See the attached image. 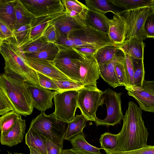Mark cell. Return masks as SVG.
<instances>
[{
    "mask_svg": "<svg viewBox=\"0 0 154 154\" xmlns=\"http://www.w3.org/2000/svg\"><path fill=\"white\" fill-rule=\"evenodd\" d=\"M122 129L118 135V148L126 152L141 148L147 144L149 133L142 117V110L133 101L122 119Z\"/></svg>",
    "mask_w": 154,
    "mask_h": 154,
    "instance_id": "6da1fadb",
    "label": "cell"
},
{
    "mask_svg": "<svg viewBox=\"0 0 154 154\" xmlns=\"http://www.w3.org/2000/svg\"><path fill=\"white\" fill-rule=\"evenodd\" d=\"M0 52L4 59V73L11 78L39 85L36 71L27 64L26 57L15 36L0 41Z\"/></svg>",
    "mask_w": 154,
    "mask_h": 154,
    "instance_id": "7a4b0ae2",
    "label": "cell"
},
{
    "mask_svg": "<svg viewBox=\"0 0 154 154\" xmlns=\"http://www.w3.org/2000/svg\"><path fill=\"white\" fill-rule=\"evenodd\" d=\"M27 84L9 77L4 73L0 75V90L10 100L14 111L19 115L25 117L31 115L34 108L32 97Z\"/></svg>",
    "mask_w": 154,
    "mask_h": 154,
    "instance_id": "3957f363",
    "label": "cell"
},
{
    "mask_svg": "<svg viewBox=\"0 0 154 154\" xmlns=\"http://www.w3.org/2000/svg\"><path fill=\"white\" fill-rule=\"evenodd\" d=\"M68 123L57 119L52 114L48 115L42 112L33 119L29 127L63 149Z\"/></svg>",
    "mask_w": 154,
    "mask_h": 154,
    "instance_id": "277c9868",
    "label": "cell"
},
{
    "mask_svg": "<svg viewBox=\"0 0 154 154\" xmlns=\"http://www.w3.org/2000/svg\"><path fill=\"white\" fill-rule=\"evenodd\" d=\"M57 45L59 51L54 61V65L72 80L83 84L79 73L80 61L82 55L72 48Z\"/></svg>",
    "mask_w": 154,
    "mask_h": 154,
    "instance_id": "5b68a950",
    "label": "cell"
},
{
    "mask_svg": "<svg viewBox=\"0 0 154 154\" xmlns=\"http://www.w3.org/2000/svg\"><path fill=\"white\" fill-rule=\"evenodd\" d=\"M77 107L88 121H95L98 107L104 104L103 91L97 87L88 85L78 90Z\"/></svg>",
    "mask_w": 154,
    "mask_h": 154,
    "instance_id": "8992f818",
    "label": "cell"
},
{
    "mask_svg": "<svg viewBox=\"0 0 154 154\" xmlns=\"http://www.w3.org/2000/svg\"><path fill=\"white\" fill-rule=\"evenodd\" d=\"M152 10L151 7H144L124 11L122 12L121 14L125 23V42L133 38L143 40L147 38L144 30V25L146 19Z\"/></svg>",
    "mask_w": 154,
    "mask_h": 154,
    "instance_id": "52a82bcc",
    "label": "cell"
},
{
    "mask_svg": "<svg viewBox=\"0 0 154 154\" xmlns=\"http://www.w3.org/2000/svg\"><path fill=\"white\" fill-rule=\"evenodd\" d=\"M68 37L73 40L75 48L86 47L98 49L106 45L114 44L107 35L87 26L73 30Z\"/></svg>",
    "mask_w": 154,
    "mask_h": 154,
    "instance_id": "ba28073f",
    "label": "cell"
},
{
    "mask_svg": "<svg viewBox=\"0 0 154 154\" xmlns=\"http://www.w3.org/2000/svg\"><path fill=\"white\" fill-rule=\"evenodd\" d=\"M78 90H71L59 92L54 97L55 109L53 116L61 121L69 123L75 116L77 107Z\"/></svg>",
    "mask_w": 154,
    "mask_h": 154,
    "instance_id": "9c48e42d",
    "label": "cell"
},
{
    "mask_svg": "<svg viewBox=\"0 0 154 154\" xmlns=\"http://www.w3.org/2000/svg\"><path fill=\"white\" fill-rule=\"evenodd\" d=\"M122 94V92L117 93L110 89L103 92L104 104L106 107V116L103 119L95 118V122L97 126H114L120 123L124 116L121 106V97Z\"/></svg>",
    "mask_w": 154,
    "mask_h": 154,
    "instance_id": "30bf717a",
    "label": "cell"
},
{
    "mask_svg": "<svg viewBox=\"0 0 154 154\" xmlns=\"http://www.w3.org/2000/svg\"><path fill=\"white\" fill-rule=\"evenodd\" d=\"M25 7L35 18L54 15L65 11L60 0H20Z\"/></svg>",
    "mask_w": 154,
    "mask_h": 154,
    "instance_id": "8fae6325",
    "label": "cell"
},
{
    "mask_svg": "<svg viewBox=\"0 0 154 154\" xmlns=\"http://www.w3.org/2000/svg\"><path fill=\"white\" fill-rule=\"evenodd\" d=\"M126 89L128 95L137 101L142 110L154 113V81L144 80L141 87Z\"/></svg>",
    "mask_w": 154,
    "mask_h": 154,
    "instance_id": "7c38bea8",
    "label": "cell"
},
{
    "mask_svg": "<svg viewBox=\"0 0 154 154\" xmlns=\"http://www.w3.org/2000/svg\"><path fill=\"white\" fill-rule=\"evenodd\" d=\"M27 86L32 97L34 108L45 112L51 108L53 105L52 99L59 92L44 88L40 85L27 83Z\"/></svg>",
    "mask_w": 154,
    "mask_h": 154,
    "instance_id": "4fadbf2b",
    "label": "cell"
},
{
    "mask_svg": "<svg viewBox=\"0 0 154 154\" xmlns=\"http://www.w3.org/2000/svg\"><path fill=\"white\" fill-rule=\"evenodd\" d=\"M82 55L79 69L81 81L84 86L92 85L97 87V81L100 76L97 62L94 55Z\"/></svg>",
    "mask_w": 154,
    "mask_h": 154,
    "instance_id": "5bb4252c",
    "label": "cell"
},
{
    "mask_svg": "<svg viewBox=\"0 0 154 154\" xmlns=\"http://www.w3.org/2000/svg\"><path fill=\"white\" fill-rule=\"evenodd\" d=\"M26 59L27 64L35 71L57 80L76 82L59 70L53 62L37 58L26 57Z\"/></svg>",
    "mask_w": 154,
    "mask_h": 154,
    "instance_id": "9a60e30c",
    "label": "cell"
},
{
    "mask_svg": "<svg viewBox=\"0 0 154 154\" xmlns=\"http://www.w3.org/2000/svg\"><path fill=\"white\" fill-rule=\"evenodd\" d=\"M120 49V51L112 60L107 63L98 65L100 76L114 88L120 86L115 68L116 64L125 57L121 47Z\"/></svg>",
    "mask_w": 154,
    "mask_h": 154,
    "instance_id": "2e32d148",
    "label": "cell"
},
{
    "mask_svg": "<svg viewBox=\"0 0 154 154\" xmlns=\"http://www.w3.org/2000/svg\"><path fill=\"white\" fill-rule=\"evenodd\" d=\"M109 28L108 36L115 45H122L125 42V23L121 14H114L113 17L109 21Z\"/></svg>",
    "mask_w": 154,
    "mask_h": 154,
    "instance_id": "e0dca14e",
    "label": "cell"
},
{
    "mask_svg": "<svg viewBox=\"0 0 154 154\" xmlns=\"http://www.w3.org/2000/svg\"><path fill=\"white\" fill-rule=\"evenodd\" d=\"M66 14L82 27L87 26L86 20L89 9L77 0H62Z\"/></svg>",
    "mask_w": 154,
    "mask_h": 154,
    "instance_id": "ac0fdd59",
    "label": "cell"
},
{
    "mask_svg": "<svg viewBox=\"0 0 154 154\" xmlns=\"http://www.w3.org/2000/svg\"><path fill=\"white\" fill-rule=\"evenodd\" d=\"M26 127L25 120L23 119L20 116L8 133L0 137L1 144L12 147L21 142L23 139Z\"/></svg>",
    "mask_w": 154,
    "mask_h": 154,
    "instance_id": "d6986e66",
    "label": "cell"
},
{
    "mask_svg": "<svg viewBox=\"0 0 154 154\" xmlns=\"http://www.w3.org/2000/svg\"><path fill=\"white\" fill-rule=\"evenodd\" d=\"M65 12V11L54 15L35 18L31 23V29L29 39L23 46L29 44L42 37L50 23L63 14Z\"/></svg>",
    "mask_w": 154,
    "mask_h": 154,
    "instance_id": "ffe728a7",
    "label": "cell"
},
{
    "mask_svg": "<svg viewBox=\"0 0 154 154\" xmlns=\"http://www.w3.org/2000/svg\"><path fill=\"white\" fill-rule=\"evenodd\" d=\"M109 19L103 13L89 9L86 16V23L87 26L108 35Z\"/></svg>",
    "mask_w": 154,
    "mask_h": 154,
    "instance_id": "44dd1931",
    "label": "cell"
},
{
    "mask_svg": "<svg viewBox=\"0 0 154 154\" xmlns=\"http://www.w3.org/2000/svg\"><path fill=\"white\" fill-rule=\"evenodd\" d=\"M15 0H0V21L13 32L15 30L16 18L14 9Z\"/></svg>",
    "mask_w": 154,
    "mask_h": 154,
    "instance_id": "7402d4cb",
    "label": "cell"
},
{
    "mask_svg": "<svg viewBox=\"0 0 154 154\" xmlns=\"http://www.w3.org/2000/svg\"><path fill=\"white\" fill-rule=\"evenodd\" d=\"M85 2L89 9L96 11L105 14L109 12L114 14H121L125 10L115 5L112 0H86Z\"/></svg>",
    "mask_w": 154,
    "mask_h": 154,
    "instance_id": "603a6c76",
    "label": "cell"
},
{
    "mask_svg": "<svg viewBox=\"0 0 154 154\" xmlns=\"http://www.w3.org/2000/svg\"><path fill=\"white\" fill-rule=\"evenodd\" d=\"M51 23L60 33L67 37L72 31L82 27L69 16L66 12Z\"/></svg>",
    "mask_w": 154,
    "mask_h": 154,
    "instance_id": "cb8c5ba5",
    "label": "cell"
},
{
    "mask_svg": "<svg viewBox=\"0 0 154 154\" xmlns=\"http://www.w3.org/2000/svg\"><path fill=\"white\" fill-rule=\"evenodd\" d=\"M45 138L33 128H29L25 136L26 144L42 154H47L45 143Z\"/></svg>",
    "mask_w": 154,
    "mask_h": 154,
    "instance_id": "d4e9b609",
    "label": "cell"
},
{
    "mask_svg": "<svg viewBox=\"0 0 154 154\" xmlns=\"http://www.w3.org/2000/svg\"><path fill=\"white\" fill-rule=\"evenodd\" d=\"M144 45L143 40L133 38L124 42L121 45L123 50L131 57L143 59Z\"/></svg>",
    "mask_w": 154,
    "mask_h": 154,
    "instance_id": "484cf974",
    "label": "cell"
},
{
    "mask_svg": "<svg viewBox=\"0 0 154 154\" xmlns=\"http://www.w3.org/2000/svg\"><path fill=\"white\" fill-rule=\"evenodd\" d=\"M14 9L16 18L15 30L23 26L31 24L35 18L25 7L20 0H15Z\"/></svg>",
    "mask_w": 154,
    "mask_h": 154,
    "instance_id": "4316f807",
    "label": "cell"
},
{
    "mask_svg": "<svg viewBox=\"0 0 154 154\" xmlns=\"http://www.w3.org/2000/svg\"><path fill=\"white\" fill-rule=\"evenodd\" d=\"M59 51V48L57 45L49 42L36 52L25 54L26 57L45 60L54 62Z\"/></svg>",
    "mask_w": 154,
    "mask_h": 154,
    "instance_id": "83f0119b",
    "label": "cell"
},
{
    "mask_svg": "<svg viewBox=\"0 0 154 154\" xmlns=\"http://www.w3.org/2000/svg\"><path fill=\"white\" fill-rule=\"evenodd\" d=\"M121 45L113 44L104 46L98 50L94 55L98 65L112 60L120 50Z\"/></svg>",
    "mask_w": 154,
    "mask_h": 154,
    "instance_id": "f1b7e54d",
    "label": "cell"
},
{
    "mask_svg": "<svg viewBox=\"0 0 154 154\" xmlns=\"http://www.w3.org/2000/svg\"><path fill=\"white\" fill-rule=\"evenodd\" d=\"M88 120L82 114L76 115L74 119L68 124L64 140H69L74 136L83 133Z\"/></svg>",
    "mask_w": 154,
    "mask_h": 154,
    "instance_id": "f546056e",
    "label": "cell"
},
{
    "mask_svg": "<svg viewBox=\"0 0 154 154\" xmlns=\"http://www.w3.org/2000/svg\"><path fill=\"white\" fill-rule=\"evenodd\" d=\"M114 4L128 11L144 7H152L154 0H112Z\"/></svg>",
    "mask_w": 154,
    "mask_h": 154,
    "instance_id": "4dcf8cb0",
    "label": "cell"
},
{
    "mask_svg": "<svg viewBox=\"0 0 154 154\" xmlns=\"http://www.w3.org/2000/svg\"><path fill=\"white\" fill-rule=\"evenodd\" d=\"M73 147L81 150L97 154H100V150L103 149L98 148L89 143L85 140L83 133L73 137L70 140Z\"/></svg>",
    "mask_w": 154,
    "mask_h": 154,
    "instance_id": "1f68e13d",
    "label": "cell"
},
{
    "mask_svg": "<svg viewBox=\"0 0 154 154\" xmlns=\"http://www.w3.org/2000/svg\"><path fill=\"white\" fill-rule=\"evenodd\" d=\"M20 116L14 111H12L1 116L0 137L5 136L8 133Z\"/></svg>",
    "mask_w": 154,
    "mask_h": 154,
    "instance_id": "d6a6232c",
    "label": "cell"
},
{
    "mask_svg": "<svg viewBox=\"0 0 154 154\" xmlns=\"http://www.w3.org/2000/svg\"><path fill=\"white\" fill-rule=\"evenodd\" d=\"M131 57L134 69L133 87H141L145 80L143 59Z\"/></svg>",
    "mask_w": 154,
    "mask_h": 154,
    "instance_id": "836d02e7",
    "label": "cell"
},
{
    "mask_svg": "<svg viewBox=\"0 0 154 154\" xmlns=\"http://www.w3.org/2000/svg\"><path fill=\"white\" fill-rule=\"evenodd\" d=\"M103 149L113 150L118 148V135L105 132L99 140Z\"/></svg>",
    "mask_w": 154,
    "mask_h": 154,
    "instance_id": "e575fe53",
    "label": "cell"
},
{
    "mask_svg": "<svg viewBox=\"0 0 154 154\" xmlns=\"http://www.w3.org/2000/svg\"><path fill=\"white\" fill-rule=\"evenodd\" d=\"M31 29V24L21 26L14 31L15 36L20 47L25 45L29 41Z\"/></svg>",
    "mask_w": 154,
    "mask_h": 154,
    "instance_id": "d590c367",
    "label": "cell"
},
{
    "mask_svg": "<svg viewBox=\"0 0 154 154\" xmlns=\"http://www.w3.org/2000/svg\"><path fill=\"white\" fill-rule=\"evenodd\" d=\"M123 50L125 56L124 66L128 85L126 89L134 86V69L131 57Z\"/></svg>",
    "mask_w": 154,
    "mask_h": 154,
    "instance_id": "8d00e7d4",
    "label": "cell"
},
{
    "mask_svg": "<svg viewBox=\"0 0 154 154\" xmlns=\"http://www.w3.org/2000/svg\"><path fill=\"white\" fill-rule=\"evenodd\" d=\"M49 42L42 36L36 40L21 48L25 54L32 53L38 51Z\"/></svg>",
    "mask_w": 154,
    "mask_h": 154,
    "instance_id": "74e56055",
    "label": "cell"
},
{
    "mask_svg": "<svg viewBox=\"0 0 154 154\" xmlns=\"http://www.w3.org/2000/svg\"><path fill=\"white\" fill-rule=\"evenodd\" d=\"M104 150L106 154H154V145H147L141 148L126 152L120 151L117 149Z\"/></svg>",
    "mask_w": 154,
    "mask_h": 154,
    "instance_id": "f35d334b",
    "label": "cell"
},
{
    "mask_svg": "<svg viewBox=\"0 0 154 154\" xmlns=\"http://www.w3.org/2000/svg\"><path fill=\"white\" fill-rule=\"evenodd\" d=\"M50 78L58 87L59 89V92L71 90H78L84 86L82 84L67 81L57 80Z\"/></svg>",
    "mask_w": 154,
    "mask_h": 154,
    "instance_id": "ab89813d",
    "label": "cell"
},
{
    "mask_svg": "<svg viewBox=\"0 0 154 154\" xmlns=\"http://www.w3.org/2000/svg\"><path fill=\"white\" fill-rule=\"evenodd\" d=\"M125 57L118 62L115 66V70L120 86L128 87V82L124 66Z\"/></svg>",
    "mask_w": 154,
    "mask_h": 154,
    "instance_id": "60d3db41",
    "label": "cell"
},
{
    "mask_svg": "<svg viewBox=\"0 0 154 154\" xmlns=\"http://www.w3.org/2000/svg\"><path fill=\"white\" fill-rule=\"evenodd\" d=\"M36 72L40 86L47 89L59 92L58 87L49 77L37 71Z\"/></svg>",
    "mask_w": 154,
    "mask_h": 154,
    "instance_id": "b9f144b4",
    "label": "cell"
},
{
    "mask_svg": "<svg viewBox=\"0 0 154 154\" xmlns=\"http://www.w3.org/2000/svg\"><path fill=\"white\" fill-rule=\"evenodd\" d=\"M12 111H14L13 106L7 97L0 90V115L3 116Z\"/></svg>",
    "mask_w": 154,
    "mask_h": 154,
    "instance_id": "7bdbcfd3",
    "label": "cell"
},
{
    "mask_svg": "<svg viewBox=\"0 0 154 154\" xmlns=\"http://www.w3.org/2000/svg\"><path fill=\"white\" fill-rule=\"evenodd\" d=\"M144 30L147 38H154V11L152 10L146 19Z\"/></svg>",
    "mask_w": 154,
    "mask_h": 154,
    "instance_id": "ee69618b",
    "label": "cell"
},
{
    "mask_svg": "<svg viewBox=\"0 0 154 154\" xmlns=\"http://www.w3.org/2000/svg\"><path fill=\"white\" fill-rule=\"evenodd\" d=\"M51 22L45 29L42 36L48 42L55 43L57 39V31L54 26Z\"/></svg>",
    "mask_w": 154,
    "mask_h": 154,
    "instance_id": "f6af8a7d",
    "label": "cell"
},
{
    "mask_svg": "<svg viewBox=\"0 0 154 154\" xmlns=\"http://www.w3.org/2000/svg\"><path fill=\"white\" fill-rule=\"evenodd\" d=\"M57 30V29H56ZM57 45H63L74 48L75 46L73 40L60 33L57 30Z\"/></svg>",
    "mask_w": 154,
    "mask_h": 154,
    "instance_id": "bcb514c9",
    "label": "cell"
},
{
    "mask_svg": "<svg viewBox=\"0 0 154 154\" xmlns=\"http://www.w3.org/2000/svg\"><path fill=\"white\" fill-rule=\"evenodd\" d=\"M14 35V32L2 21H0V41H2Z\"/></svg>",
    "mask_w": 154,
    "mask_h": 154,
    "instance_id": "7dc6e473",
    "label": "cell"
},
{
    "mask_svg": "<svg viewBox=\"0 0 154 154\" xmlns=\"http://www.w3.org/2000/svg\"><path fill=\"white\" fill-rule=\"evenodd\" d=\"M45 143L47 154H61L63 149L46 138Z\"/></svg>",
    "mask_w": 154,
    "mask_h": 154,
    "instance_id": "c3c4849f",
    "label": "cell"
},
{
    "mask_svg": "<svg viewBox=\"0 0 154 154\" xmlns=\"http://www.w3.org/2000/svg\"><path fill=\"white\" fill-rule=\"evenodd\" d=\"M74 49L81 55L86 56L94 55L98 50L86 47H78Z\"/></svg>",
    "mask_w": 154,
    "mask_h": 154,
    "instance_id": "681fc988",
    "label": "cell"
},
{
    "mask_svg": "<svg viewBox=\"0 0 154 154\" xmlns=\"http://www.w3.org/2000/svg\"><path fill=\"white\" fill-rule=\"evenodd\" d=\"M61 154H97L87 151H84L72 147L70 149H63Z\"/></svg>",
    "mask_w": 154,
    "mask_h": 154,
    "instance_id": "f907efd6",
    "label": "cell"
},
{
    "mask_svg": "<svg viewBox=\"0 0 154 154\" xmlns=\"http://www.w3.org/2000/svg\"><path fill=\"white\" fill-rule=\"evenodd\" d=\"M29 148L30 150V154H42L40 152L32 148Z\"/></svg>",
    "mask_w": 154,
    "mask_h": 154,
    "instance_id": "816d5d0a",
    "label": "cell"
},
{
    "mask_svg": "<svg viewBox=\"0 0 154 154\" xmlns=\"http://www.w3.org/2000/svg\"><path fill=\"white\" fill-rule=\"evenodd\" d=\"M8 154H24L23 153H18L17 152H15V153H14L12 154V153H11V152H9L8 151Z\"/></svg>",
    "mask_w": 154,
    "mask_h": 154,
    "instance_id": "f5cc1de1",
    "label": "cell"
},
{
    "mask_svg": "<svg viewBox=\"0 0 154 154\" xmlns=\"http://www.w3.org/2000/svg\"><path fill=\"white\" fill-rule=\"evenodd\" d=\"M151 8L152 10L154 11V4Z\"/></svg>",
    "mask_w": 154,
    "mask_h": 154,
    "instance_id": "db71d44e",
    "label": "cell"
}]
</instances>
